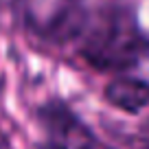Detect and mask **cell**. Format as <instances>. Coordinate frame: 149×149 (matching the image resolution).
Returning <instances> with one entry per match:
<instances>
[{"label": "cell", "mask_w": 149, "mask_h": 149, "mask_svg": "<svg viewBox=\"0 0 149 149\" xmlns=\"http://www.w3.org/2000/svg\"><path fill=\"white\" fill-rule=\"evenodd\" d=\"M48 31L94 68H130L145 55L134 15L118 0H61Z\"/></svg>", "instance_id": "cell-1"}, {"label": "cell", "mask_w": 149, "mask_h": 149, "mask_svg": "<svg viewBox=\"0 0 149 149\" xmlns=\"http://www.w3.org/2000/svg\"><path fill=\"white\" fill-rule=\"evenodd\" d=\"M105 99L123 112H140L149 103V84L136 77H121L107 84Z\"/></svg>", "instance_id": "cell-3"}, {"label": "cell", "mask_w": 149, "mask_h": 149, "mask_svg": "<svg viewBox=\"0 0 149 149\" xmlns=\"http://www.w3.org/2000/svg\"><path fill=\"white\" fill-rule=\"evenodd\" d=\"M44 127L48 134L53 136V143H57L64 149H92L94 138L86 125L74 116L72 112L61 103H51V105L42 107L40 112Z\"/></svg>", "instance_id": "cell-2"}, {"label": "cell", "mask_w": 149, "mask_h": 149, "mask_svg": "<svg viewBox=\"0 0 149 149\" xmlns=\"http://www.w3.org/2000/svg\"><path fill=\"white\" fill-rule=\"evenodd\" d=\"M40 149H64V147H59L57 143H46V145H42Z\"/></svg>", "instance_id": "cell-4"}]
</instances>
